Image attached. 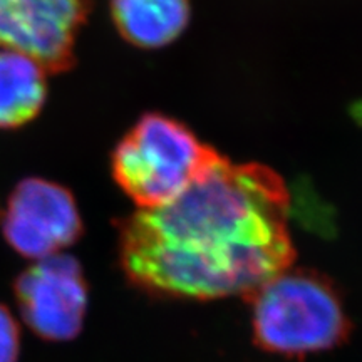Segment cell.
I'll use <instances>...</instances> for the list:
<instances>
[{"label":"cell","instance_id":"obj_2","mask_svg":"<svg viewBox=\"0 0 362 362\" xmlns=\"http://www.w3.org/2000/svg\"><path fill=\"white\" fill-rule=\"evenodd\" d=\"M253 339L264 351L305 356L341 346L351 320L334 284L305 269H285L245 297Z\"/></svg>","mask_w":362,"mask_h":362},{"label":"cell","instance_id":"obj_4","mask_svg":"<svg viewBox=\"0 0 362 362\" xmlns=\"http://www.w3.org/2000/svg\"><path fill=\"white\" fill-rule=\"evenodd\" d=\"M24 322L45 341H71L81 332L88 285L79 262L64 253L35 260L13 284Z\"/></svg>","mask_w":362,"mask_h":362},{"label":"cell","instance_id":"obj_6","mask_svg":"<svg viewBox=\"0 0 362 362\" xmlns=\"http://www.w3.org/2000/svg\"><path fill=\"white\" fill-rule=\"evenodd\" d=\"M89 0H0V49L35 59L45 71L74 64V45Z\"/></svg>","mask_w":362,"mask_h":362},{"label":"cell","instance_id":"obj_3","mask_svg":"<svg viewBox=\"0 0 362 362\" xmlns=\"http://www.w3.org/2000/svg\"><path fill=\"white\" fill-rule=\"evenodd\" d=\"M220 158L188 126L165 115H146L117 143L111 168L139 210H149L175 200Z\"/></svg>","mask_w":362,"mask_h":362},{"label":"cell","instance_id":"obj_7","mask_svg":"<svg viewBox=\"0 0 362 362\" xmlns=\"http://www.w3.org/2000/svg\"><path fill=\"white\" fill-rule=\"evenodd\" d=\"M189 13V0H111L121 37L141 49H160L178 39Z\"/></svg>","mask_w":362,"mask_h":362},{"label":"cell","instance_id":"obj_8","mask_svg":"<svg viewBox=\"0 0 362 362\" xmlns=\"http://www.w3.org/2000/svg\"><path fill=\"white\" fill-rule=\"evenodd\" d=\"M47 96L45 69L17 51H0V129H13L33 121Z\"/></svg>","mask_w":362,"mask_h":362},{"label":"cell","instance_id":"obj_5","mask_svg":"<svg viewBox=\"0 0 362 362\" xmlns=\"http://www.w3.org/2000/svg\"><path fill=\"white\" fill-rule=\"evenodd\" d=\"M2 232L19 255L40 260L78 242L83 220L69 189L54 181L25 178L8 197Z\"/></svg>","mask_w":362,"mask_h":362},{"label":"cell","instance_id":"obj_9","mask_svg":"<svg viewBox=\"0 0 362 362\" xmlns=\"http://www.w3.org/2000/svg\"><path fill=\"white\" fill-rule=\"evenodd\" d=\"M21 354V329L11 310L0 304V362H17Z\"/></svg>","mask_w":362,"mask_h":362},{"label":"cell","instance_id":"obj_1","mask_svg":"<svg viewBox=\"0 0 362 362\" xmlns=\"http://www.w3.org/2000/svg\"><path fill=\"white\" fill-rule=\"evenodd\" d=\"M288 214L291 194L275 171L221 156L175 200L121 221V265L158 296L247 297L292 267Z\"/></svg>","mask_w":362,"mask_h":362}]
</instances>
